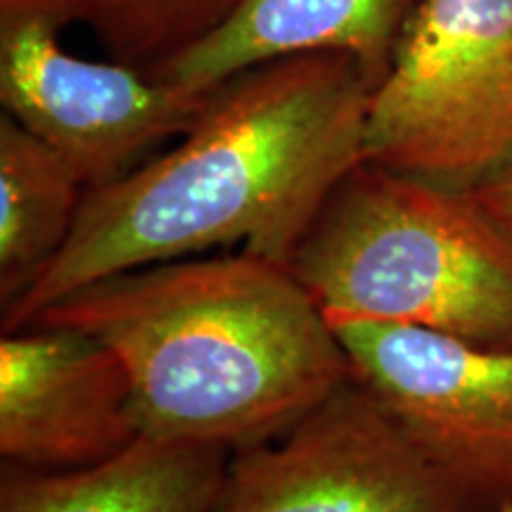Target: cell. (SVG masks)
<instances>
[{"instance_id": "1", "label": "cell", "mask_w": 512, "mask_h": 512, "mask_svg": "<svg viewBox=\"0 0 512 512\" xmlns=\"http://www.w3.org/2000/svg\"><path fill=\"white\" fill-rule=\"evenodd\" d=\"M373 83L356 60L306 53L223 81L174 150L86 190L67 245L3 332L128 268L233 249L290 264L335 185L363 162Z\"/></svg>"}, {"instance_id": "2", "label": "cell", "mask_w": 512, "mask_h": 512, "mask_svg": "<svg viewBox=\"0 0 512 512\" xmlns=\"http://www.w3.org/2000/svg\"><path fill=\"white\" fill-rule=\"evenodd\" d=\"M27 325L105 342L131 380L143 437L230 453L283 437L351 380L349 358L302 280L245 249L107 275Z\"/></svg>"}, {"instance_id": "3", "label": "cell", "mask_w": 512, "mask_h": 512, "mask_svg": "<svg viewBox=\"0 0 512 512\" xmlns=\"http://www.w3.org/2000/svg\"><path fill=\"white\" fill-rule=\"evenodd\" d=\"M287 266L325 316L512 347V235L475 190L361 162Z\"/></svg>"}, {"instance_id": "4", "label": "cell", "mask_w": 512, "mask_h": 512, "mask_svg": "<svg viewBox=\"0 0 512 512\" xmlns=\"http://www.w3.org/2000/svg\"><path fill=\"white\" fill-rule=\"evenodd\" d=\"M363 162L465 190L512 164V0H422L370 95Z\"/></svg>"}, {"instance_id": "5", "label": "cell", "mask_w": 512, "mask_h": 512, "mask_svg": "<svg viewBox=\"0 0 512 512\" xmlns=\"http://www.w3.org/2000/svg\"><path fill=\"white\" fill-rule=\"evenodd\" d=\"M361 382L486 512L512 505V347L413 325L325 316Z\"/></svg>"}, {"instance_id": "6", "label": "cell", "mask_w": 512, "mask_h": 512, "mask_svg": "<svg viewBox=\"0 0 512 512\" xmlns=\"http://www.w3.org/2000/svg\"><path fill=\"white\" fill-rule=\"evenodd\" d=\"M211 512H486L354 377L283 437L230 453Z\"/></svg>"}, {"instance_id": "7", "label": "cell", "mask_w": 512, "mask_h": 512, "mask_svg": "<svg viewBox=\"0 0 512 512\" xmlns=\"http://www.w3.org/2000/svg\"><path fill=\"white\" fill-rule=\"evenodd\" d=\"M60 31L38 12L0 8V102L86 190L126 176L159 143L183 136L207 105L211 91H185L119 60L72 55Z\"/></svg>"}, {"instance_id": "8", "label": "cell", "mask_w": 512, "mask_h": 512, "mask_svg": "<svg viewBox=\"0 0 512 512\" xmlns=\"http://www.w3.org/2000/svg\"><path fill=\"white\" fill-rule=\"evenodd\" d=\"M131 380L98 337L27 325L0 337V456L29 470H79L138 441Z\"/></svg>"}, {"instance_id": "9", "label": "cell", "mask_w": 512, "mask_h": 512, "mask_svg": "<svg viewBox=\"0 0 512 512\" xmlns=\"http://www.w3.org/2000/svg\"><path fill=\"white\" fill-rule=\"evenodd\" d=\"M422 0H240L221 27L147 72L192 93H209L259 64L306 53L358 62L373 91Z\"/></svg>"}, {"instance_id": "10", "label": "cell", "mask_w": 512, "mask_h": 512, "mask_svg": "<svg viewBox=\"0 0 512 512\" xmlns=\"http://www.w3.org/2000/svg\"><path fill=\"white\" fill-rule=\"evenodd\" d=\"M228 463L221 446L152 437L79 470L3 463L0 512H211Z\"/></svg>"}, {"instance_id": "11", "label": "cell", "mask_w": 512, "mask_h": 512, "mask_svg": "<svg viewBox=\"0 0 512 512\" xmlns=\"http://www.w3.org/2000/svg\"><path fill=\"white\" fill-rule=\"evenodd\" d=\"M86 185L55 150L0 117V306L17 302L72 235Z\"/></svg>"}, {"instance_id": "12", "label": "cell", "mask_w": 512, "mask_h": 512, "mask_svg": "<svg viewBox=\"0 0 512 512\" xmlns=\"http://www.w3.org/2000/svg\"><path fill=\"white\" fill-rule=\"evenodd\" d=\"M240 0H0L57 27H83L112 60L152 72L174 60L230 17Z\"/></svg>"}, {"instance_id": "13", "label": "cell", "mask_w": 512, "mask_h": 512, "mask_svg": "<svg viewBox=\"0 0 512 512\" xmlns=\"http://www.w3.org/2000/svg\"><path fill=\"white\" fill-rule=\"evenodd\" d=\"M470 190H475L479 202H482L512 235V164L505 166L503 171H498L496 176H491L489 181L479 183L477 188Z\"/></svg>"}, {"instance_id": "14", "label": "cell", "mask_w": 512, "mask_h": 512, "mask_svg": "<svg viewBox=\"0 0 512 512\" xmlns=\"http://www.w3.org/2000/svg\"><path fill=\"white\" fill-rule=\"evenodd\" d=\"M498 512H512V505H510V508H503V510H498Z\"/></svg>"}]
</instances>
